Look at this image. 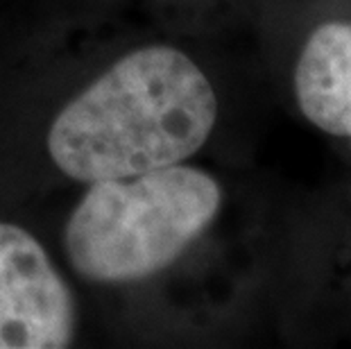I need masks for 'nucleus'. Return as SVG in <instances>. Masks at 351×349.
Masks as SVG:
<instances>
[{
  "label": "nucleus",
  "instance_id": "obj_3",
  "mask_svg": "<svg viewBox=\"0 0 351 349\" xmlns=\"http://www.w3.org/2000/svg\"><path fill=\"white\" fill-rule=\"evenodd\" d=\"M304 118L331 136L351 139V25L328 21L306 36L293 66Z\"/></svg>",
  "mask_w": 351,
  "mask_h": 349
},
{
  "label": "nucleus",
  "instance_id": "obj_1",
  "mask_svg": "<svg viewBox=\"0 0 351 349\" xmlns=\"http://www.w3.org/2000/svg\"><path fill=\"white\" fill-rule=\"evenodd\" d=\"M220 121V88L177 34L59 7L0 77V204L193 161Z\"/></svg>",
  "mask_w": 351,
  "mask_h": 349
},
{
  "label": "nucleus",
  "instance_id": "obj_5",
  "mask_svg": "<svg viewBox=\"0 0 351 349\" xmlns=\"http://www.w3.org/2000/svg\"><path fill=\"white\" fill-rule=\"evenodd\" d=\"M55 10L52 0H0V77Z\"/></svg>",
  "mask_w": 351,
  "mask_h": 349
},
{
  "label": "nucleus",
  "instance_id": "obj_4",
  "mask_svg": "<svg viewBox=\"0 0 351 349\" xmlns=\"http://www.w3.org/2000/svg\"><path fill=\"white\" fill-rule=\"evenodd\" d=\"M62 10L80 21H125L159 32L177 34L191 0H57Z\"/></svg>",
  "mask_w": 351,
  "mask_h": 349
},
{
  "label": "nucleus",
  "instance_id": "obj_2",
  "mask_svg": "<svg viewBox=\"0 0 351 349\" xmlns=\"http://www.w3.org/2000/svg\"><path fill=\"white\" fill-rule=\"evenodd\" d=\"M93 331L84 297L36 213L0 204V349L82 347Z\"/></svg>",
  "mask_w": 351,
  "mask_h": 349
}]
</instances>
